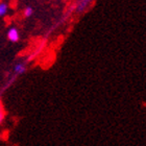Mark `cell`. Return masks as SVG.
I'll list each match as a JSON object with an SVG mask.
<instances>
[{"label": "cell", "instance_id": "1", "mask_svg": "<svg viewBox=\"0 0 146 146\" xmlns=\"http://www.w3.org/2000/svg\"><path fill=\"white\" fill-rule=\"evenodd\" d=\"M7 38L11 42L16 43L18 42L19 39H20V34H19V31L16 27H11L7 31Z\"/></svg>", "mask_w": 146, "mask_h": 146}, {"label": "cell", "instance_id": "2", "mask_svg": "<svg viewBox=\"0 0 146 146\" xmlns=\"http://www.w3.org/2000/svg\"><path fill=\"white\" fill-rule=\"evenodd\" d=\"M91 2L92 0H77V3H76V6H75L76 12L77 13L84 12Z\"/></svg>", "mask_w": 146, "mask_h": 146}, {"label": "cell", "instance_id": "3", "mask_svg": "<svg viewBox=\"0 0 146 146\" xmlns=\"http://www.w3.org/2000/svg\"><path fill=\"white\" fill-rule=\"evenodd\" d=\"M14 72H15V75L24 74L26 72V66H25V64H23V63L16 64V66L14 67Z\"/></svg>", "mask_w": 146, "mask_h": 146}, {"label": "cell", "instance_id": "4", "mask_svg": "<svg viewBox=\"0 0 146 146\" xmlns=\"http://www.w3.org/2000/svg\"><path fill=\"white\" fill-rule=\"evenodd\" d=\"M7 11H9V4L5 2H0V17L5 16Z\"/></svg>", "mask_w": 146, "mask_h": 146}, {"label": "cell", "instance_id": "5", "mask_svg": "<svg viewBox=\"0 0 146 146\" xmlns=\"http://www.w3.org/2000/svg\"><path fill=\"white\" fill-rule=\"evenodd\" d=\"M33 14H34V9H33V7H31V6H27L24 11V16L26 17V18H28V17H31Z\"/></svg>", "mask_w": 146, "mask_h": 146}, {"label": "cell", "instance_id": "6", "mask_svg": "<svg viewBox=\"0 0 146 146\" xmlns=\"http://www.w3.org/2000/svg\"><path fill=\"white\" fill-rule=\"evenodd\" d=\"M4 112H3L2 110H0V124L2 123V121L4 120Z\"/></svg>", "mask_w": 146, "mask_h": 146}]
</instances>
